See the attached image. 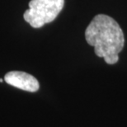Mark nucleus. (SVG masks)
Returning <instances> with one entry per match:
<instances>
[{"mask_svg": "<svg viewBox=\"0 0 127 127\" xmlns=\"http://www.w3.org/2000/svg\"><path fill=\"white\" fill-rule=\"evenodd\" d=\"M64 4V0H31L29 9L24 12V20L34 28H40L56 18Z\"/></svg>", "mask_w": 127, "mask_h": 127, "instance_id": "2", "label": "nucleus"}, {"mask_svg": "<svg viewBox=\"0 0 127 127\" xmlns=\"http://www.w3.org/2000/svg\"><path fill=\"white\" fill-rule=\"evenodd\" d=\"M4 80L9 85L27 92L34 93L39 89V82L35 77L22 71H11L4 76Z\"/></svg>", "mask_w": 127, "mask_h": 127, "instance_id": "3", "label": "nucleus"}, {"mask_svg": "<svg viewBox=\"0 0 127 127\" xmlns=\"http://www.w3.org/2000/svg\"><path fill=\"white\" fill-rule=\"evenodd\" d=\"M85 38L94 47L95 54L104 58L108 64H114L119 60V53L125 44L123 32L117 22L105 14L93 17L85 32Z\"/></svg>", "mask_w": 127, "mask_h": 127, "instance_id": "1", "label": "nucleus"}]
</instances>
